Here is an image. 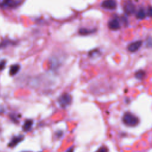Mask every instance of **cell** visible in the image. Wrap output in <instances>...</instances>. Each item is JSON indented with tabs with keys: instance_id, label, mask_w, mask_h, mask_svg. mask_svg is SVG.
I'll use <instances>...</instances> for the list:
<instances>
[{
	"instance_id": "1",
	"label": "cell",
	"mask_w": 152,
	"mask_h": 152,
	"mask_svg": "<svg viewBox=\"0 0 152 152\" xmlns=\"http://www.w3.org/2000/svg\"><path fill=\"white\" fill-rule=\"evenodd\" d=\"M123 121L125 125L128 127H135L139 123V118L130 112H127L124 115Z\"/></svg>"
},
{
	"instance_id": "2",
	"label": "cell",
	"mask_w": 152,
	"mask_h": 152,
	"mask_svg": "<svg viewBox=\"0 0 152 152\" xmlns=\"http://www.w3.org/2000/svg\"><path fill=\"white\" fill-rule=\"evenodd\" d=\"M72 102V97L69 93H64L58 99V102L60 106L63 108L67 107L70 105Z\"/></svg>"
},
{
	"instance_id": "3",
	"label": "cell",
	"mask_w": 152,
	"mask_h": 152,
	"mask_svg": "<svg viewBox=\"0 0 152 152\" xmlns=\"http://www.w3.org/2000/svg\"><path fill=\"white\" fill-rule=\"evenodd\" d=\"M124 10L128 15L133 14L135 11V7L131 1H127L124 5Z\"/></svg>"
},
{
	"instance_id": "4",
	"label": "cell",
	"mask_w": 152,
	"mask_h": 152,
	"mask_svg": "<svg viewBox=\"0 0 152 152\" xmlns=\"http://www.w3.org/2000/svg\"><path fill=\"white\" fill-rule=\"evenodd\" d=\"M117 4L115 0H104L101 3V7L108 10H113L117 7Z\"/></svg>"
},
{
	"instance_id": "5",
	"label": "cell",
	"mask_w": 152,
	"mask_h": 152,
	"mask_svg": "<svg viewBox=\"0 0 152 152\" xmlns=\"http://www.w3.org/2000/svg\"><path fill=\"white\" fill-rule=\"evenodd\" d=\"M141 41H138L135 42H133L131 43L128 47V50L130 52H135L138 50L140 49V48L141 47L142 45Z\"/></svg>"
},
{
	"instance_id": "6",
	"label": "cell",
	"mask_w": 152,
	"mask_h": 152,
	"mask_svg": "<svg viewBox=\"0 0 152 152\" xmlns=\"http://www.w3.org/2000/svg\"><path fill=\"white\" fill-rule=\"evenodd\" d=\"M19 4V1L17 0H3L1 5L5 7L15 8Z\"/></svg>"
},
{
	"instance_id": "7",
	"label": "cell",
	"mask_w": 152,
	"mask_h": 152,
	"mask_svg": "<svg viewBox=\"0 0 152 152\" xmlns=\"http://www.w3.org/2000/svg\"><path fill=\"white\" fill-rule=\"evenodd\" d=\"M108 27L112 31H118L121 27V25L117 19H114L109 21Z\"/></svg>"
},
{
	"instance_id": "8",
	"label": "cell",
	"mask_w": 152,
	"mask_h": 152,
	"mask_svg": "<svg viewBox=\"0 0 152 152\" xmlns=\"http://www.w3.org/2000/svg\"><path fill=\"white\" fill-rule=\"evenodd\" d=\"M24 139V137L23 135H19L17 136V137H14L11 140L9 144V146L10 147H13L18 145L20 142L23 141Z\"/></svg>"
},
{
	"instance_id": "9",
	"label": "cell",
	"mask_w": 152,
	"mask_h": 152,
	"mask_svg": "<svg viewBox=\"0 0 152 152\" xmlns=\"http://www.w3.org/2000/svg\"><path fill=\"white\" fill-rule=\"evenodd\" d=\"M96 32V29H85V28H81L79 30V33L80 35H83V36H86L90 35L92 33H93Z\"/></svg>"
},
{
	"instance_id": "10",
	"label": "cell",
	"mask_w": 152,
	"mask_h": 152,
	"mask_svg": "<svg viewBox=\"0 0 152 152\" xmlns=\"http://www.w3.org/2000/svg\"><path fill=\"white\" fill-rule=\"evenodd\" d=\"M33 125V121L32 120H26L24 123L23 125V130L25 131H28L31 130V128L32 127Z\"/></svg>"
},
{
	"instance_id": "11",
	"label": "cell",
	"mask_w": 152,
	"mask_h": 152,
	"mask_svg": "<svg viewBox=\"0 0 152 152\" xmlns=\"http://www.w3.org/2000/svg\"><path fill=\"white\" fill-rule=\"evenodd\" d=\"M146 76L145 71L143 70H140L135 73V77L139 80H143Z\"/></svg>"
},
{
	"instance_id": "12",
	"label": "cell",
	"mask_w": 152,
	"mask_h": 152,
	"mask_svg": "<svg viewBox=\"0 0 152 152\" xmlns=\"http://www.w3.org/2000/svg\"><path fill=\"white\" fill-rule=\"evenodd\" d=\"M20 69V66L19 65H14L11 66L10 70V75H14L17 73Z\"/></svg>"
},
{
	"instance_id": "13",
	"label": "cell",
	"mask_w": 152,
	"mask_h": 152,
	"mask_svg": "<svg viewBox=\"0 0 152 152\" xmlns=\"http://www.w3.org/2000/svg\"><path fill=\"white\" fill-rule=\"evenodd\" d=\"M146 12L143 9L139 10L137 14H136V17H137V19L139 20L144 19L146 17Z\"/></svg>"
},
{
	"instance_id": "14",
	"label": "cell",
	"mask_w": 152,
	"mask_h": 152,
	"mask_svg": "<svg viewBox=\"0 0 152 152\" xmlns=\"http://www.w3.org/2000/svg\"><path fill=\"white\" fill-rule=\"evenodd\" d=\"M146 47L147 48H152V37H149L146 41Z\"/></svg>"
},
{
	"instance_id": "15",
	"label": "cell",
	"mask_w": 152,
	"mask_h": 152,
	"mask_svg": "<svg viewBox=\"0 0 152 152\" xmlns=\"http://www.w3.org/2000/svg\"><path fill=\"white\" fill-rule=\"evenodd\" d=\"M96 152H108V149L105 146H102L98 149Z\"/></svg>"
},
{
	"instance_id": "16",
	"label": "cell",
	"mask_w": 152,
	"mask_h": 152,
	"mask_svg": "<svg viewBox=\"0 0 152 152\" xmlns=\"http://www.w3.org/2000/svg\"><path fill=\"white\" fill-rule=\"evenodd\" d=\"M5 67V62L4 61H2L0 62V70L4 69V68Z\"/></svg>"
},
{
	"instance_id": "17",
	"label": "cell",
	"mask_w": 152,
	"mask_h": 152,
	"mask_svg": "<svg viewBox=\"0 0 152 152\" xmlns=\"http://www.w3.org/2000/svg\"><path fill=\"white\" fill-rule=\"evenodd\" d=\"M147 16H149V17H152V7H149L147 10Z\"/></svg>"
},
{
	"instance_id": "18",
	"label": "cell",
	"mask_w": 152,
	"mask_h": 152,
	"mask_svg": "<svg viewBox=\"0 0 152 152\" xmlns=\"http://www.w3.org/2000/svg\"><path fill=\"white\" fill-rule=\"evenodd\" d=\"M67 152H74V149L73 148H71V149H70L69 150H68Z\"/></svg>"
},
{
	"instance_id": "19",
	"label": "cell",
	"mask_w": 152,
	"mask_h": 152,
	"mask_svg": "<svg viewBox=\"0 0 152 152\" xmlns=\"http://www.w3.org/2000/svg\"><path fill=\"white\" fill-rule=\"evenodd\" d=\"M4 112V110L3 108H1V107H0V113H3Z\"/></svg>"
}]
</instances>
